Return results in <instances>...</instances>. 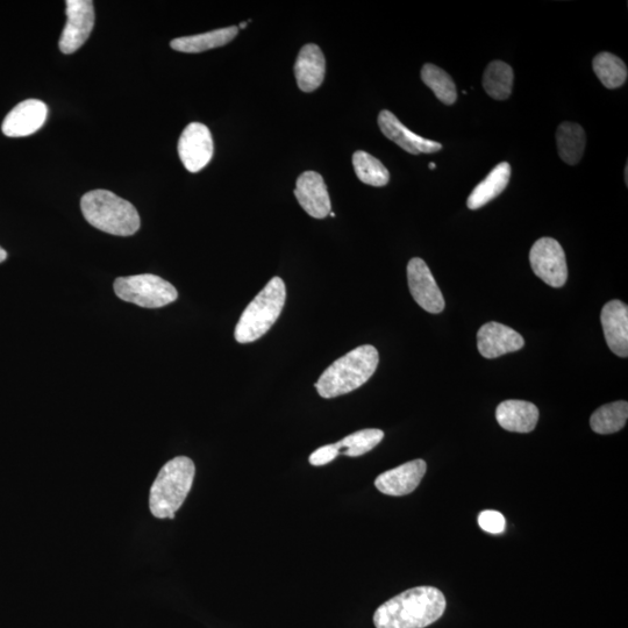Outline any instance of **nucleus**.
<instances>
[{
  "mask_svg": "<svg viewBox=\"0 0 628 628\" xmlns=\"http://www.w3.org/2000/svg\"><path fill=\"white\" fill-rule=\"evenodd\" d=\"M326 60L321 49L314 44L305 45L297 57L295 76L299 89L316 91L325 80Z\"/></svg>",
  "mask_w": 628,
  "mask_h": 628,
  "instance_id": "17",
  "label": "nucleus"
},
{
  "mask_svg": "<svg viewBox=\"0 0 628 628\" xmlns=\"http://www.w3.org/2000/svg\"><path fill=\"white\" fill-rule=\"evenodd\" d=\"M380 362L377 349L363 345L333 362L316 383L320 397L331 399L349 394L366 384Z\"/></svg>",
  "mask_w": 628,
  "mask_h": 628,
  "instance_id": "2",
  "label": "nucleus"
},
{
  "mask_svg": "<svg viewBox=\"0 0 628 628\" xmlns=\"http://www.w3.org/2000/svg\"><path fill=\"white\" fill-rule=\"evenodd\" d=\"M7 259V253L5 249L0 247V263L4 262Z\"/></svg>",
  "mask_w": 628,
  "mask_h": 628,
  "instance_id": "30",
  "label": "nucleus"
},
{
  "mask_svg": "<svg viewBox=\"0 0 628 628\" xmlns=\"http://www.w3.org/2000/svg\"><path fill=\"white\" fill-rule=\"evenodd\" d=\"M511 177V166L508 162H501L492 169L487 177L475 187L468 197V208L478 210L491 201H494L508 187Z\"/></svg>",
  "mask_w": 628,
  "mask_h": 628,
  "instance_id": "19",
  "label": "nucleus"
},
{
  "mask_svg": "<svg viewBox=\"0 0 628 628\" xmlns=\"http://www.w3.org/2000/svg\"><path fill=\"white\" fill-rule=\"evenodd\" d=\"M247 25H248V23H241L238 28H241V30H244V28H246Z\"/></svg>",
  "mask_w": 628,
  "mask_h": 628,
  "instance_id": "31",
  "label": "nucleus"
},
{
  "mask_svg": "<svg viewBox=\"0 0 628 628\" xmlns=\"http://www.w3.org/2000/svg\"><path fill=\"white\" fill-rule=\"evenodd\" d=\"M114 292L123 301L147 309L163 308L178 297L173 284L152 274L119 277L114 282Z\"/></svg>",
  "mask_w": 628,
  "mask_h": 628,
  "instance_id": "6",
  "label": "nucleus"
},
{
  "mask_svg": "<svg viewBox=\"0 0 628 628\" xmlns=\"http://www.w3.org/2000/svg\"><path fill=\"white\" fill-rule=\"evenodd\" d=\"M505 518L498 511H482L478 516V525L483 531L491 534H501L505 530Z\"/></svg>",
  "mask_w": 628,
  "mask_h": 628,
  "instance_id": "28",
  "label": "nucleus"
},
{
  "mask_svg": "<svg viewBox=\"0 0 628 628\" xmlns=\"http://www.w3.org/2000/svg\"><path fill=\"white\" fill-rule=\"evenodd\" d=\"M330 216H331V217H335V213L331 212V213H330Z\"/></svg>",
  "mask_w": 628,
  "mask_h": 628,
  "instance_id": "33",
  "label": "nucleus"
},
{
  "mask_svg": "<svg viewBox=\"0 0 628 628\" xmlns=\"http://www.w3.org/2000/svg\"><path fill=\"white\" fill-rule=\"evenodd\" d=\"M213 139L208 127L201 123H192L185 127L178 140V155L185 169L198 173L204 169L213 157Z\"/></svg>",
  "mask_w": 628,
  "mask_h": 628,
  "instance_id": "9",
  "label": "nucleus"
},
{
  "mask_svg": "<svg viewBox=\"0 0 628 628\" xmlns=\"http://www.w3.org/2000/svg\"><path fill=\"white\" fill-rule=\"evenodd\" d=\"M628 418L625 401L606 404L591 416L590 426L598 434H612L623 430Z\"/></svg>",
  "mask_w": 628,
  "mask_h": 628,
  "instance_id": "24",
  "label": "nucleus"
},
{
  "mask_svg": "<svg viewBox=\"0 0 628 628\" xmlns=\"http://www.w3.org/2000/svg\"><path fill=\"white\" fill-rule=\"evenodd\" d=\"M530 262L534 274L549 287L561 288L568 278L565 251L553 238H541L531 248Z\"/></svg>",
  "mask_w": 628,
  "mask_h": 628,
  "instance_id": "7",
  "label": "nucleus"
},
{
  "mask_svg": "<svg viewBox=\"0 0 628 628\" xmlns=\"http://www.w3.org/2000/svg\"><path fill=\"white\" fill-rule=\"evenodd\" d=\"M196 467L187 456H177L160 470L149 494V509L157 519H174L194 484Z\"/></svg>",
  "mask_w": 628,
  "mask_h": 628,
  "instance_id": "3",
  "label": "nucleus"
},
{
  "mask_svg": "<svg viewBox=\"0 0 628 628\" xmlns=\"http://www.w3.org/2000/svg\"><path fill=\"white\" fill-rule=\"evenodd\" d=\"M446 610V598L433 587H418L391 598L374 615L376 628H425Z\"/></svg>",
  "mask_w": 628,
  "mask_h": 628,
  "instance_id": "1",
  "label": "nucleus"
},
{
  "mask_svg": "<svg viewBox=\"0 0 628 628\" xmlns=\"http://www.w3.org/2000/svg\"><path fill=\"white\" fill-rule=\"evenodd\" d=\"M430 168H431V169H434V168H435V164H434L433 162H432V163H430Z\"/></svg>",
  "mask_w": 628,
  "mask_h": 628,
  "instance_id": "32",
  "label": "nucleus"
},
{
  "mask_svg": "<svg viewBox=\"0 0 628 628\" xmlns=\"http://www.w3.org/2000/svg\"><path fill=\"white\" fill-rule=\"evenodd\" d=\"M239 28L231 26L208 33L178 38L170 42V47L177 52L197 54L230 44L237 37Z\"/></svg>",
  "mask_w": 628,
  "mask_h": 628,
  "instance_id": "20",
  "label": "nucleus"
},
{
  "mask_svg": "<svg viewBox=\"0 0 628 628\" xmlns=\"http://www.w3.org/2000/svg\"><path fill=\"white\" fill-rule=\"evenodd\" d=\"M558 141V151L561 159L570 166H575L581 161L585 145H587V135L582 126L575 123H562L556 132Z\"/></svg>",
  "mask_w": 628,
  "mask_h": 628,
  "instance_id": "21",
  "label": "nucleus"
},
{
  "mask_svg": "<svg viewBox=\"0 0 628 628\" xmlns=\"http://www.w3.org/2000/svg\"><path fill=\"white\" fill-rule=\"evenodd\" d=\"M67 24L63 28L60 49L63 54H74L90 37L95 26V7L91 0L66 2Z\"/></svg>",
  "mask_w": 628,
  "mask_h": 628,
  "instance_id": "8",
  "label": "nucleus"
},
{
  "mask_svg": "<svg viewBox=\"0 0 628 628\" xmlns=\"http://www.w3.org/2000/svg\"><path fill=\"white\" fill-rule=\"evenodd\" d=\"M513 80L515 74L508 63L492 61L484 71L483 88L496 101H506L512 94Z\"/></svg>",
  "mask_w": 628,
  "mask_h": 628,
  "instance_id": "22",
  "label": "nucleus"
},
{
  "mask_svg": "<svg viewBox=\"0 0 628 628\" xmlns=\"http://www.w3.org/2000/svg\"><path fill=\"white\" fill-rule=\"evenodd\" d=\"M295 196L303 210L312 218L325 219L332 212L331 198L323 176L305 171L298 177Z\"/></svg>",
  "mask_w": 628,
  "mask_h": 628,
  "instance_id": "11",
  "label": "nucleus"
},
{
  "mask_svg": "<svg viewBox=\"0 0 628 628\" xmlns=\"http://www.w3.org/2000/svg\"><path fill=\"white\" fill-rule=\"evenodd\" d=\"M604 337L612 353L627 358L628 355V308L620 301L604 305L601 314Z\"/></svg>",
  "mask_w": 628,
  "mask_h": 628,
  "instance_id": "16",
  "label": "nucleus"
},
{
  "mask_svg": "<svg viewBox=\"0 0 628 628\" xmlns=\"http://www.w3.org/2000/svg\"><path fill=\"white\" fill-rule=\"evenodd\" d=\"M427 470L424 460H415L385 471L376 478L375 487L388 496H406L415 491Z\"/></svg>",
  "mask_w": 628,
  "mask_h": 628,
  "instance_id": "14",
  "label": "nucleus"
},
{
  "mask_svg": "<svg viewBox=\"0 0 628 628\" xmlns=\"http://www.w3.org/2000/svg\"><path fill=\"white\" fill-rule=\"evenodd\" d=\"M384 438V433L377 428H367L348 435L345 439L337 442L339 453L351 458H358V456L365 455L366 453L373 451V449L381 444Z\"/></svg>",
  "mask_w": 628,
  "mask_h": 628,
  "instance_id": "27",
  "label": "nucleus"
},
{
  "mask_svg": "<svg viewBox=\"0 0 628 628\" xmlns=\"http://www.w3.org/2000/svg\"><path fill=\"white\" fill-rule=\"evenodd\" d=\"M409 289L413 299L425 311L438 314L445 309V298L426 262L419 258L408 264Z\"/></svg>",
  "mask_w": 628,
  "mask_h": 628,
  "instance_id": "10",
  "label": "nucleus"
},
{
  "mask_svg": "<svg viewBox=\"0 0 628 628\" xmlns=\"http://www.w3.org/2000/svg\"><path fill=\"white\" fill-rule=\"evenodd\" d=\"M353 166L359 180L371 187H385L390 181L389 170L380 160L366 152H355Z\"/></svg>",
  "mask_w": 628,
  "mask_h": 628,
  "instance_id": "26",
  "label": "nucleus"
},
{
  "mask_svg": "<svg viewBox=\"0 0 628 628\" xmlns=\"http://www.w3.org/2000/svg\"><path fill=\"white\" fill-rule=\"evenodd\" d=\"M339 451L335 444L326 445L317 449L316 452H313L310 456V463L312 466H325L327 463H330L338 458Z\"/></svg>",
  "mask_w": 628,
  "mask_h": 628,
  "instance_id": "29",
  "label": "nucleus"
},
{
  "mask_svg": "<svg viewBox=\"0 0 628 628\" xmlns=\"http://www.w3.org/2000/svg\"><path fill=\"white\" fill-rule=\"evenodd\" d=\"M421 80L430 88L440 102L453 105L458 101V90L451 75L445 70L427 63L421 69Z\"/></svg>",
  "mask_w": 628,
  "mask_h": 628,
  "instance_id": "25",
  "label": "nucleus"
},
{
  "mask_svg": "<svg viewBox=\"0 0 628 628\" xmlns=\"http://www.w3.org/2000/svg\"><path fill=\"white\" fill-rule=\"evenodd\" d=\"M378 126L385 137L412 155L437 153L442 149L439 142L421 138L411 132L388 110H383L378 116Z\"/></svg>",
  "mask_w": 628,
  "mask_h": 628,
  "instance_id": "15",
  "label": "nucleus"
},
{
  "mask_svg": "<svg viewBox=\"0 0 628 628\" xmlns=\"http://www.w3.org/2000/svg\"><path fill=\"white\" fill-rule=\"evenodd\" d=\"M81 209L85 220L99 231L131 237L140 228L137 209L113 192L94 190L82 197Z\"/></svg>",
  "mask_w": 628,
  "mask_h": 628,
  "instance_id": "4",
  "label": "nucleus"
},
{
  "mask_svg": "<svg viewBox=\"0 0 628 628\" xmlns=\"http://www.w3.org/2000/svg\"><path fill=\"white\" fill-rule=\"evenodd\" d=\"M285 301H287V288L282 278L277 276L271 278V281L242 313L235 327V340L239 344H251L261 339L280 318Z\"/></svg>",
  "mask_w": 628,
  "mask_h": 628,
  "instance_id": "5",
  "label": "nucleus"
},
{
  "mask_svg": "<svg viewBox=\"0 0 628 628\" xmlns=\"http://www.w3.org/2000/svg\"><path fill=\"white\" fill-rule=\"evenodd\" d=\"M496 419L506 431L530 433L538 424L539 410L530 402L510 399L498 405Z\"/></svg>",
  "mask_w": 628,
  "mask_h": 628,
  "instance_id": "18",
  "label": "nucleus"
},
{
  "mask_svg": "<svg viewBox=\"0 0 628 628\" xmlns=\"http://www.w3.org/2000/svg\"><path fill=\"white\" fill-rule=\"evenodd\" d=\"M525 345L524 338L511 327L503 324H485L477 333V348L485 359H496L499 356L520 351Z\"/></svg>",
  "mask_w": 628,
  "mask_h": 628,
  "instance_id": "12",
  "label": "nucleus"
},
{
  "mask_svg": "<svg viewBox=\"0 0 628 628\" xmlns=\"http://www.w3.org/2000/svg\"><path fill=\"white\" fill-rule=\"evenodd\" d=\"M592 68L605 88L610 90L623 87L627 81L628 70L620 57L608 52L598 54L592 61Z\"/></svg>",
  "mask_w": 628,
  "mask_h": 628,
  "instance_id": "23",
  "label": "nucleus"
},
{
  "mask_svg": "<svg viewBox=\"0 0 628 628\" xmlns=\"http://www.w3.org/2000/svg\"><path fill=\"white\" fill-rule=\"evenodd\" d=\"M48 116V107L38 99H27L7 114L2 131L6 137L23 138L38 132Z\"/></svg>",
  "mask_w": 628,
  "mask_h": 628,
  "instance_id": "13",
  "label": "nucleus"
}]
</instances>
